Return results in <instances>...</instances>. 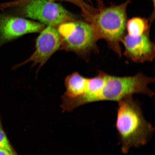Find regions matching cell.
Wrapping results in <instances>:
<instances>
[{"mask_svg":"<svg viewBox=\"0 0 155 155\" xmlns=\"http://www.w3.org/2000/svg\"><path fill=\"white\" fill-rule=\"evenodd\" d=\"M88 78L74 72L68 76L65 80L66 92L64 101L72 100L80 97L86 91Z\"/></svg>","mask_w":155,"mask_h":155,"instance_id":"obj_9","label":"cell"},{"mask_svg":"<svg viewBox=\"0 0 155 155\" xmlns=\"http://www.w3.org/2000/svg\"><path fill=\"white\" fill-rule=\"evenodd\" d=\"M0 148L7 149L11 151H15L12 146L4 130L0 118Z\"/></svg>","mask_w":155,"mask_h":155,"instance_id":"obj_11","label":"cell"},{"mask_svg":"<svg viewBox=\"0 0 155 155\" xmlns=\"http://www.w3.org/2000/svg\"><path fill=\"white\" fill-rule=\"evenodd\" d=\"M130 1L100 10L86 21L92 26L98 40H105L120 58L122 55L120 43L126 34L127 7Z\"/></svg>","mask_w":155,"mask_h":155,"instance_id":"obj_2","label":"cell"},{"mask_svg":"<svg viewBox=\"0 0 155 155\" xmlns=\"http://www.w3.org/2000/svg\"><path fill=\"white\" fill-rule=\"evenodd\" d=\"M148 20L140 17H134L128 21L126 25L127 34L131 36H137L150 28Z\"/></svg>","mask_w":155,"mask_h":155,"instance_id":"obj_10","label":"cell"},{"mask_svg":"<svg viewBox=\"0 0 155 155\" xmlns=\"http://www.w3.org/2000/svg\"><path fill=\"white\" fill-rule=\"evenodd\" d=\"M34 0H17L12 2L5 3V8L17 6H23L27 3ZM48 1H54L55 0H48Z\"/></svg>","mask_w":155,"mask_h":155,"instance_id":"obj_12","label":"cell"},{"mask_svg":"<svg viewBox=\"0 0 155 155\" xmlns=\"http://www.w3.org/2000/svg\"><path fill=\"white\" fill-rule=\"evenodd\" d=\"M116 127L119 135L122 152L127 154L132 148L144 146L150 140L154 129L146 120L139 104L133 96L117 102Z\"/></svg>","mask_w":155,"mask_h":155,"instance_id":"obj_1","label":"cell"},{"mask_svg":"<svg viewBox=\"0 0 155 155\" xmlns=\"http://www.w3.org/2000/svg\"><path fill=\"white\" fill-rule=\"evenodd\" d=\"M40 33L36 40V49L33 54L23 62L15 66L14 69L32 62V66L38 64L39 70L56 51L60 50L61 40L57 28L48 26Z\"/></svg>","mask_w":155,"mask_h":155,"instance_id":"obj_6","label":"cell"},{"mask_svg":"<svg viewBox=\"0 0 155 155\" xmlns=\"http://www.w3.org/2000/svg\"><path fill=\"white\" fill-rule=\"evenodd\" d=\"M150 28L137 36L125 34L121 43L124 46V54L126 57L138 63L153 61L155 56V46L150 40Z\"/></svg>","mask_w":155,"mask_h":155,"instance_id":"obj_8","label":"cell"},{"mask_svg":"<svg viewBox=\"0 0 155 155\" xmlns=\"http://www.w3.org/2000/svg\"><path fill=\"white\" fill-rule=\"evenodd\" d=\"M57 28L61 40L60 50L73 52L86 61L92 53L99 52L98 39L86 21L74 19L60 25Z\"/></svg>","mask_w":155,"mask_h":155,"instance_id":"obj_3","label":"cell"},{"mask_svg":"<svg viewBox=\"0 0 155 155\" xmlns=\"http://www.w3.org/2000/svg\"><path fill=\"white\" fill-rule=\"evenodd\" d=\"M100 1V0H98V1Z\"/></svg>","mask_w":155,"mask_h":155,"instance_id":"obj_14","label":"cell"},{"mask_svg":"<svg viewBox=\"0 0 155 155\" xmlns=\"http://www.w3.org/2000/svg\"><path fill=\"white\" fill-rule=\"evenodd\" d=\"M155 82L154 77L141 72L131 76L117 77L106 73L100 101L118 102L135 94H143L152 97L154 93L148 85Z\"/></svg>","mask_w":155,"mask_h":155,"instance_id":"obj_4","label":"cell"},{"mask_svg":"<svg viewBox=\"0 0 155 155\" xmlns=\"http://www.w3.org/2000/svg\"><path fill=\"white\" fill-rule=\"evenodd\" d=\"M45 26L40 22L20 17L0 15V47L24 35L40 32Z\"/></svg>","mask_w":155,"mask_h":155,"instance_id":"obj_7","label":"cell"},{"mask_svg":"<svg viewBox=\"0 0 155 155\" xmlns=\"http://www.w3.org/2000/svg\"><path fill=\"white\" fill-rule=\"evenodd\" d=\"M22 6L25 16L48 26L57 28L64 23L75 19L73 15L54 1L34 0Z\"/></svg>","mask_w":155,"mask_h":155,"instance_id":"obj_5","label":"cell"},{"mask_svg":"<svg viewBox=\"0 0 155 155\" xmlns=\"http://www.w3.org/2000/svg\"><path fill=\"white\" fill-rule=\"evenodd\" d=\"M154 6V0H152Z\"/></svg>","mask_w":155,"mask_h":155,"instance_id":"obj_13","label":"cell"}]
</instances>
